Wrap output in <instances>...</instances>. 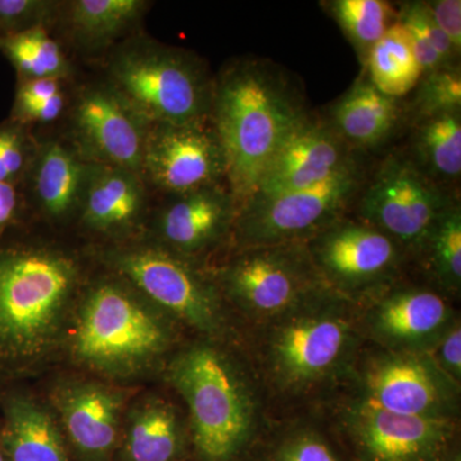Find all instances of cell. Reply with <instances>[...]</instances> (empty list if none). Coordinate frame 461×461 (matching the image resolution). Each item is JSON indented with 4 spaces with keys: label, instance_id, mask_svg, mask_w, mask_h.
<instances>
[{
    "label": "cell",
    "instance_id": "obj_1",
    "mask_svg": "<svg viewBox=\"0 0 461 461\" xmlns=\"http://www.w3.org/2000/svg\"><path fill=\"white\" fill-rule=\"evenodd\" d=\"M271 418L313 411L344 390L360 348L355 305L321 288L272 320L239 330Z\"/></svg>",
    "mask_w": 461,
    "mask_h": 461
},
{
    "label": "cell",
    "instance_id": "obj_2",
    "mask_svg": "<svg viewBox=\"0 0 461 461\" xmlns=\"http://www.w3.org/2000/svg\"><path fill=\"white\" fill-rule=\"evenodd\" d=\"M162 372L186 411L191 460H247L271 415L239 344L189 338Z\"/></svg>",
    "mask_w": 461,
    "mask_h": 461
},
{
    "label": "cell",
    "instance_id": "obj_3",
    "mask_svg": "<svg viewBox=\"0 0 461 461\" xmlns=\"http://www.w3.org/2000/svg\"><path fill=\"white\" fill-rule=\"evenodd\" d=\"M302 89L277 63L242 58L213 84L212 122L227 162V186L240 205L254 193L276 151L306 114Z\"/></svg>",
    "mask_w": 461,
    "mask_h": 461
},
{
    "label": "cell",
    "instance_id": "obj_4",
    "mask_svg": "<svg viewBox=\"0 0 461 461\" xmlns=\"http://www.w3.org/2000/svg\"><path fill=\"white\" fill-rule=\"evenodd\" d=\"M138 290L99 281L78 303L69 330L75 362L105 378L127 379L160 369L189 333Z\"/></svg>",
    "mask_w": 461,
    "mask_h": 461
},
{
    "label": "cell",
    "instance_id": "obj_5",
    "mask_svg": "<svg viewBox=\"0 0 461 461\" xmlns=\"http://www.w3.org/2000/svg\"><path fill=\"white\" fill-rule=\"evenodd\" d=\"M77 264L59 251L0 249V373L29 368L53 350L77 291Z\"/></svg>",
    "mask_w": 461,
    "mask_h": 461
},
{
    "label": "cell",
    "instance_id": "obj_6",
    "mask_svg": "<svg viewBox=\"0 0 461 461\" xmlns=\"http://www.w3.org/2000/svg\"><path fill=\"white\" fill-rule=\"evenodd\" d=\"M109 76L111 90L149 126L211 118L214 81L190 51L135 42L115 54Z\"/></svg>",
    "mask_w": 461,
    "mask_h": 461
},
{
    "label": "cell",
    "instance_id": "obj_7",
    "mask_svg": "<svg viewBox=\"0 0 461 461\" xmlns=\"http://www.w3.org/2000/svg\"><path fill=\"white\" fill-rule=\"evenodd\" d=\"M108 263L142 296L178 321L191 338L239 342V330L209 267L160 247L112 250Z\"/></svg>",
    "mask_w": 461,
    "mask_h": 461
},
{
    "label": "cell",
    "instance_id": "obj_8",
    "mask_svg": "<svg viewBox=\"0 0 461 461\" xmlns=\"http://www.w3.org/2000/svg\"><path fill=\"white\" fill-rule=\"evenodd\" d=\"M209 271L239 330L272 320L327 287L305 242L230 249Z\"/></svg>",
    "mask_w": 461,
    "mask_h": 461
},
{
    "label": "cell",
    "instance_id": "obj_9",
    "mask_svg": "<svg viewBox=\"0 0 461 461\" xmlns=\"http://www.w3.org/2000/svg\"><path fill=\"white\" fill-rule=\"evenodd\" d=\"M320 411L353 461H451L461 454V420L395 414L348 393Z\"/></svg>",
    "mask_w": 461,
    "mask_h": 461
},
{
    "label": "cell",
    "instance_id": "obj_10",
    "mask_svg": "<svg viewBox=\"0 0 461 461\" xmlns=\"http://www.w3.org/2000/svg\"><path fill=\"white\" fill-rule=\"evenodd\" d=\"M366 175L357 160L314 186L248 199L240 205L229 250L308 241L351 214Z\"/></svg>",
    "mask_w": 461,
    "mask_h": 461
},
{
    "label": "cell",
    "instance_id": "obj_11",
    "mask_svg": "<svg viewBox=\"0 0 461 461\" xmlns=\"http://www.w3.org/2000/svg\"><path fill=\"white\" fill-rule=\"evenodd\" d=\"M341 393L395 414L461 420V386L429 354L399 353L366 342Z\"/></svg>",
    "mask_w": 461,
    "mask_h": 461
},
{
    "label": "cell",
    "instance_id": "obj_12",
    "mask_svg": "<svg viewBox=\"0 0 461 461\" xmlns=\"http://www.w3.org/2000/svg\"><path fill=\"white\" fill-rule=\"evenodd\" d=\"M305 245L323 284L354 305L412 275L411 258L395 240L353 214Z\"/></svg>",
    "mask_w": 461,
    "mask_h": 461
},
{
    "label": "cell",
    "instance_id": "obj_13",
    "mask_svg": "<svg viewBox=\"0 0 461 461\" xmlns=\"http://www.w3.org/2000/svg\"><path fill=\"white\" fill-rule=\"evenodd\" d=\"M459 200L427 177L405 151L395 150L366 175L351 213L395 240L412 268L433 224Z\"/></svg>",
    "mask_w": 461,
    "mask_h": 461
},
{
    "label": "cell",
    "instance_id": "obj_14",
    "mask_svg": "<svg viewBox=\"0 0 461 461\" xmlns=\"http://www.w3.org/2000/svg\"><path fill=\"white\" fill-rule=\"evenodd\" d=\"M366 344L399 353L429 354L459 320L456 303L415 275L355 305Z\"/></svg>",
    "mask_w": 461,
    "mask_h": 461
},
{
    "label": "cell",
    "instance_id": "obj_15",
    "mask_svg": "<svg viewBox=\"0 0 461 461\" xmlns=\"http://www.w3.org/2000/svg\"><path fill=\"white\" fill-rule=\"evenodd\" d=\"M141 172L168 195L224 184L226 156L212 118L150 124L145 135Z\"/></svg>",
    "mask_w": 461,
    "mask_h": 461
},
{
    "label": "cell",
    "instance_id": "obj_16",
    "mask_svg": "<svg viewBox=\"0 0 461 461\" xmlns=\"http://www.w3.org/2000/svg\"><path fill=\"white\" fill-rule=\"evenodd\" d=\"M129 393L96 379H66L51 390L69 451L78 461H112L120 446Z\"/></svg>",
    "mask_w": 461,
    "mask_h": 461
},
{
    "label": "cell",
    "instance_id": "obj_17",
    "mask_svg": "<svg viewBox=\"0 0 461 461\" xmlns=\"http://www.w3.org/2000/svg\"><path fill=\"white\" fill-rule=\"evenodd\" d=\"M357 157L323 117L309 112L276 151L250 198L314 186L354 165Z\"/></svg>",
    "mask_w": 461,
    "mask_h": 461
},
{
    "label": "cell",
    "instance_id": "obj_18",
    "mask_svg": "<svg viewBox=\"0 0 461 461\" xmlns=\"http://www.w3.org/2000/svg\"><path fill=\"white\" fill-rule=\"evenodd\" d=\"M239 204L224 184L171 195L158 215L160 247L205 267L218 249L229 250Z\"/></svg>",
    "mask_w": 461,
    "mask_h": 461
},
{
    "label": "cell",
    "instance_id": "obj_19",
    "mask_svg": "<svg viewBox=\"0 0 461 461\" xmlns=\"http://www.w3.org/2000/svg\"><path fill=\"white\" fill-rule=\"evenodd\" d=\"M75 123L81 145L96 165L141 173L147 123L113 91L84 93L76 107Z\"/></svg>",
    "mask_w": 461,
    "mask_h": 461
},
{
    "label": "cell",
    "instance_id": "obj_20",
    "mask_svg": "<svg viewBox=\"0 0 461 461\" xmlns=\"http://www.w3.org/2000/svg\"><path fill=\"white\" fill-rule=\"evenodd\" d=\"M323 118L357 154L384 147L408 124L405 100L379 91L364 71Z\"/></svg>",
    "mask_w": 461,
    "mask_h": 461
},
{
    "label": "cell",
    "instance_id": "obj_21",
    "mask_svg": "<svg viewBox=\"0 0 461 461\" xmlns=\"http://www.w3.org/2000/svg\"><path fill=\"white\" fill-rule=\"evenodd\" d=\"M124 412L121 461H186L191 459L189 423L182 405L167 397L149 395Z\"/></svg>",
    "mask_w": 461,
    "mask_h": 461
},
{
    "label": "cell",
    "instance_id": "obj_22",
    "mask_svg": "<svg viewBox=\"0 0 461 461\" xmlns=\"http://www.w3.org/2000/svg\"><path fill=\"white\" fill-rule=\"evenodd\" d=\"M0 408V445L7 461H71L50 405L23 391H9Z\"/></svg>",
    "mask_w": 461,
    "mask_h": 461
},
{
    "label": "cell",
    "instance_id": "obj_23",
    "mask_svg": "<svg viewBox=\"0 0 461 461\" xmlns=\"http://www.w3.org/2000/svg\"><path fill=\"white\" fill-rule=\"evenodd\" d=\"M245 461H353L323 412L271 418Z\"/></svg>",
    "mask_w": 461,
    "mask_h": 461
},
{
    "label": "cell",
    "instance_id": "obj_24",
    "mask_svg": "<svg viewBox=\"0 0 461 461\" xmlns=\"http://www.w3.org/2000/svg\"><path fill=\"white\" fill-rule=\"evenodd\" d=\"M144 187L138 173L104 165L87 166L81 211L83 221L99 232H118L139 220Z\"/></svg>",
    "mask_w": 461,
    "mask_h": 461
},
{
    "label": "cell",
    "instance_id": "obj_25",
    "mask_svg": "<svg viewBox=\"0 0 461 461\" xmlns=\"http://www.w3.org/2000/svg\"><path fill=\"white\" fill-rule=\"evenodd\" d=\"M405 153L427 177L456 194L461 178V111L417 118Z\"/></svg>",
    "mask_w": 461,
    "mask_h": 461
},
{
    "label": "cell",
    "instance_id": "obj_26",
    "mask_svg": "<svg viewBox=\"0 0 461 461\" xmlns=\"http://www.w3.org/2000/svg\"><path fill=\"white\" fill-rule=\"evenodd\" d=\"M412 275L453 302L461 295V204L451 205L424 239L412 262Z\"/></svg>",
    "mask_w": 461,
    "mask_h": 461
},
{
    "label": "cell",
    "instance_id": "obj_27",
    "mask_svg": "<svg viewBox=\"0 0 461 461\" xmlns=\"http://www.w3.org/2000/svg\"><path fill=\"white\" fill-rule=\"evenodd\" d=\"M87 166L59 142H50L38 157L33 191L53 218L66 217L80 206Z\"/></svg>",
    "mask_w": 461,
    "mask_h": 461
},
{
    "label": "cell",
    "instance_id": "obj_28",
    "mask_svg": "<svg viewBox=\"0 0 461 461\" xmlns=\"http://www.w3.org/2000/svg\"><path fill=\"white\" fill-rule=\"evenodd\" d=\"M147 5L142 0H76L67 14L69 29L85 47H107L136 25Z\"/></svg>",
    "mask_w": 461,
    "mask_h": 461
},
{
    "label": "cell",
    "instance_id": "obj_29",
    "mask_svg": "<svg viewBox=\"0 0 461 461\" xmlns=\"http://www.w3.org/2000/svg\"><path fill=\"white\" fill-rule=\"evenodd\" d=\"M363 68L379 91L396 99L411 95L423 75L408 33L399 23L372 48Z\"/></svg>",
    "mask_w": 461,
    "mask_h": 461
},
{
    "label": "cell",
    "instance_id": "obj_30",
    "mask_svg": "<svg viewBox=\"0 0 461 461\" xmlns=\"http://www.w3.org/2000/svg\"><path fill=\"white\" fill-rule=\"evenodd\" d=\"M321 5L353 45L363 67L372 48L397 23V8L384 0H329Z\"/></svg>",
    "mask_w": 461,
    "mask_h": 461
},
{
    "label": "cell",
    "instance_id": "obj_31",
    "mask_svg": "<svg viewBox=\"0 0 461 461\" xmlns=\"http://www.w3.org/2000/svg\"><path fill=\"white\" fill-rule=\"evenodd\" d=\"M0 51L8 58L23 80H59L69 69L59 44L51 38L45 27L0 38Z\"/></svg>",
    "mask_w": 461,
    "mask_h": 461
},
{
    "label": "cell",
    "instance_id": "obj_32",
    "mask_svg": "<svg viewBox=\"0 0 461 461\" xmlns=\"http://www.w3.org/2000/svg\"><path fill=\"white\" fill-rule=\"evenodd\" d=\"M411 95L405 102L408 124L426 115L461 111L460 66L421 75Z\"/></svg>",
    "mask_w": 461,
    "mask_h": 461
},
{
    "label": "cell",
    "instance_id": "obj_33",
    "mask_svg": "<svg viewBox=\"0 0 461 461\" xmlns=\"http://www.w3.org/2000/svg\"><path fill=\"white\" fill-rule=\"evenodd\" d=\"M56 8L47 0H0V38L44 27Z\"/></svg>",
    "mask_w": 461,
    "mask_h": 461
},
{
    "label": "cell",
    "instance_id": "obj_34",
    "mask_svg": "<svg viewBox=\"0 0 461 461\" xmlns=\"http://www.w3.org/2000/svg\"><path fill=\"white\" fill-rule=\"evenodd\" d=\"M396 8L397 23L417 29L429 41L430 47L441 57L446 66H460L461 53L455 50L447 36L436 25L426 2H403Z\"/></svg>",
    "mask_w": 461,
    "mask_h": 461
},
{
    "label": "cell",
    "instance_id": "obj_35",
    "mask_svg": "<svg viewBox=\"0 0 461 461\" xmlns=\"http://www.w3.org/2000/svg\"><path fill=\"white\" fill-rule=\"evenodd\" d=\"M30 159V147L23 123L12 122L0 126V182L16 185Z\"/></svg>",
    "mask_w": 461,
    "mask_h": 461
},
{
    "label": "cell",
    "instance_id": "obj_36",
    "mask_svg": "<svg viewBox=\"0 0 461 461\" xmlns=\"http://www.w3.org/2000/svg\"><path fill=\"white\" fill-rule=\"evenodd\" d=\"M429 355L448 378L461 386V318L455 321Z\"/></svg>",
    "mask_w": 461,
    "mask_h": 461
},
{
    "label": "cell",
    "instance_id": "obj_37",
    "mask_svg": "<svg viewBox=\"0 0 461 461\" xmlns=\"http://www.w3.org/2000/svg\"><path fill=\"white\" fill-rule=\"evenodd\" d=\"M436 25L447 36L455 50L461 53V2L460 0H430L426 2Z\"/></svg>",
    "mask_w": 461,
    "mask_h": 461
},
{
    "label": "cell",
    "instance_id": "obj_38",
    "mask_svg": "<svg viewBox=\"0 0 461 461\" xmlns=\"http://www.w3.org/2000/svg\"><path fill=\"white\" fill-rule=\"evenodd\" d=\"M65 108V98L62 93L44 102L32 103V104L14 105V121L25 122H51L57 120Z\"/></svg>",
    "mask_w": 461,
    "mask_h": 461
},
{
    "label": "cell",
    "instance_id": "obj_39",
    "mask_svg": "<svg viewBox=\"0 0 461 461\" xmlns=\"http://www.w3.org/2000/svg\"><path fill=\"white\" fill-rule=\"evenodd\" d=\"M60 94V84L57 78H32L23 80L17 90L14 105L32 104L44 102Z\"/></svg>",
    "mask_w": 461,
    "mask_h": 461
},
{
    "label": "cell",
    "instance_id": "obj_40",
    "mask_svg": "<svg viewBox=\"0 0 461 461\" xmlns=\"http://www.w3.org/2000/svg\"><path fill=\"white\" fill-rule=\"evenodd\" d=\"M18 211L16 185L0 182V235L14 222Z\"/></svg>",
    "mask_w": 461,
    "mask_h": 461
},
{
    "label": "cell",
    "instance_id": "obj_41",
    "mask_svg": "<svg viewBox=\"0 0 461 461\" xmlns=\"http://www.w3.org/2000/svg\"><path fill=\"white\" fill-rule=\"evenodd\" d=\"M0 461H7V457H5V451H3L2 445H0Z\"/></svg>",
    "mask_w": 461,
    "mask_h": 461
}]
</instances>
